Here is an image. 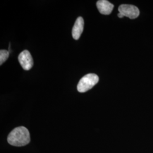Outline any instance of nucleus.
Listing matches in <instances>:
<instances>
[{"instance_id": "f257e3e1", "label": "nucleus", "mask_w": 153, "mask_h": 153, "mask_svg": "<svg viewBox=\"0 0 153 153\" xmlns=\"http://www.w3.org/2000/svg\"><path fill=\"white\" fill-rule=\"evenodd\" d=\"M7 142L14 146H24L30 142V132L25 126H18L14 128L7 136Z\"/></svg>"}, {"instance_id": "423d86ee", "label": "nucleus", "mask_w": 153, "mask_h": 153, "mask_svg": "<svg viewBox=\"0 0 153 153\" xmlns=\"http://www.w3.org/2000/svg\"><path fill=\"white\" fill-rule=\"evenodd\" d=\"M97 6L99 12L104 15H109L113 10L114 6L107 0H99L97 2Z\"/></svg>"}, {"instance_id": "f03ea898", "label": "nucleus", "mask_w": 153, "mask_h": 153, "mask_svg": "<svg viewBox=\"0 0 153 153\" xmlns=\"http://www.w3.org/2000/svg\"><path fill=\"white\" fill-rule=\"evenodd\" d=\"M99 82V76L95 74H88L83 76L77 85L79 93H85L90 90Z\"/></svg>"}, {"instance_id": "7ed1b4c3", "label": "nucleus", "mask_w": 153, "mask_h": 153, "mask_svg": "<svg viewBox=\"0 0 153 153\" xmlns=\"http://www.w3.org/2000/svg\"><path fill=\"white\" fill-rule=\"evenodd\" d=\"M119 11L124 16L128 17L130 19H135L140 15V10L138 7L131 5H121L119 7Z\"/></svg>"}, {"instance_id": "20e7f679", "label": "nucleus", "mask_w": 153, "mask_h": 153, "mask_svg": "<svg viewBox=\"0 0 153 153\" xmlns=\"http://www.w3.org/2000/svg\"><path fill=\"white\" fill-rule=\"evenodd\" d=\"M18 60L22 66V68L25 71L31 69L33 65L32 56L27 50L22 51L18 56Z\"/></svg>"}, {"instance_id": "0eeeda50", "label": "nucleus", "mask_w": 153, "mask_h": 153, "mask_svg": "<svg viewBox=\"0 0 153 153\" xmlns=\"http://www.w3.org/2000/svg\"><path fill=\"white\" fill-rule=\"evenodd\" d=\"M9 56V52L5 50V49H1L0 51V65H1L6 60L8 59Z\"/></svg>"}, {"instance_id": "39448f33", "label": "nucleus", "mask_w": 153, "mask_h": 153, "mask_svg": "<svg viewBox=\"0 0 153 153\" xmlns=\"http://www.w3.org/2000/svg\"><path fill=\"white\" fill-rule=\"evenodd\" d=\"M84 28V20L81 16H79L76 19L74 26L72 29V36L74 39L78 40L79 39Z\"/></svg>"}, {"instance_id": "6e6552de", "label": "nucleus", "mask_w": 153, "mask_h": 153, "mask_svg": "<svg viewBox=\"0 0 153 153\" xmlns=\"http://www.w3.org/2000/svg\"><path fill=\"white\" fill-rule=\"evenodd\" d=\"M117 16H119V18H123V17L124 16L122 14H121L120 13H119V14H117Z\"/></svg>"}]
</instances>
